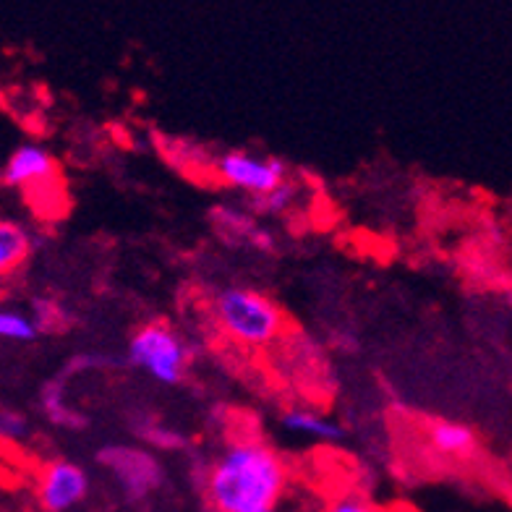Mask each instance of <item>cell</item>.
<instances>
[{
  "label": "cell",
  "mask_w": 512,
  "mask_h": 512,
  "mask_svg": "<svg viewBox=\"0 0 512 512\" xmlns=\"http://www.w3.org/2000/svg\"><path fill=\"white\" fill-rule=\"evenodd\" d=\"M288 489V465L264 439H233L204 476V494L215 512H256L277 507Z\"/></svg>",
  "instance_id": "6da1fadb"
},
{
  "label": "cell",
  "mask_w": 512,
  "mask_h": 512,
  "mask_svg": "<svg viewBox=\"0 0 512 512\" xmlns=\"http://www.w3.org/2000/svg\"><path fill=\"white\" fill-rule=\"evenodd\" d=\"M212 309L225 335L251 348L275 343L285 327L283 309L267 293L243 285L217 290Z\"/></svg>",
  "instance_id": "7a4b0ae2"
},
{
  "label": "cell",
  "mask_w": 512,
  "mask_h": 512,
  "mask_svg": "<svg viewBox=\"0 0 512 512\" xmlns=\"http://www.w3.org/2000/svg\"><path fill=\"white\" fill-rule=\"evenodd\" d=\"M128 364L142 369L162 384L183 382L191 364V348L186 337L170 327L168 322L155 319L136 327L126 348Z\"/></svg>",
  "instance_id": "3957f363"
},
{
  "label": "cell",
  "mask_w": 512,
  "mask_h": 512,
  "mask_svg": "<svg viewBox=\"0 0 512 512\" xmlns=\"http://www.w3.org/2000/svg\"><path fill=\"white\" fill-rule=\"evenodd\" d=\"M97 460L113 473L115 481L121 484L123 494L128 499H134V502L157 492L162 481H165L160 458L152 450H144V447L105 445Z\"/></svg>",
  "instance_id": "277c9868"
},
{
  "label": "cell",
  "mask_w": 512,
  "mask_h": 512,
  "mask_svg": "<svg viewBox=\"0 0 512 512\" xmlns=\"http://www.w3.org/2000/svg\"><path fill=\"white\" fill-rule=\"evenodd\" d=\"M217 178L249 196H262L288 181V168L277 157H259L251 152H225L215 162Z\"/></svg>",
  "instance_id": "5b68a950"
},
{
  "label": "cell",
  "mask_w": 512,
  "mask_h": 512,
  "mask_svg": "<svg viewBox=\"0 0 512 512\" xmlns=\"http://www.w3.org/2000/svg\"><path fill=\"white\" fill-rule=\"evenodd\" d=\"M89 492V476L74 460H50L42 465L37 497L45 512H66Z\"/></svg>",
  "instance_id": "8992f818"
},
{
  "label": "cell",
  "mask_w": 512,
  "mask_h": 512,
  "mask_svg": "<svg viewBox=\"0 0 512 512\" xmlns=\"http://www.w3.org/2000/svg\"><path fill=\"white\" fill-rule=\"evenodd\" d=\"M3 181L21 191L48 189L58 181V162L53 152L42 144H21L3 165Z\"/></svg>",
  "instance_id": "52a82bcc"
},
{
  "label": "cell",
  "mask_w": 512,
  "mask_h": 512,
  "mask_svg": "<svg viewBox=\"0 0 512 512\" xmlns=\"http://www.w3.org/2000/svg\"><path fill=\"white\" fill-rule=\"evenodd\" d=\"M212 223L220 228L223 236L236 238L238 243H249L259 251L275 249V236L251 212H243V209L230 207V204H217L212 209Z\"/></svg>",
  "instance_id": "ba28073f"
},
{
  "label": "cell",
  "mask_w": 512,
  "mask_h": 512,
  "mask_svg": "<svg viewBox=\"0 0 512 512\" xmlns=\"http://www.w3.org/2000/svg\"><path fill=\"white\" fill-rule=\"evenodd\" d=\"M429 445L442 458L468 460L479 452V434L460 421H434L429 426Z\"/></svg>",
  "instance_id": "9c48e42d"
},
{
  "label": "cell",
  "mask_w": 512,
  "mask_h": 512,
  "mask_svg": "<svg viewBox=\"0 0 512 512\" xmlns=\"http://www.w3.org/2000/svg\"><path fill=\"white\" fill-rule=\"evenodd\" d=\"M34 251V236L21 223L0 220V280L11 277L29 262Z\"/></svg>",
  "instance_id": "30bf717a"
},
{
  "label": "cell",
  "mask_w": 512,
  "mask_h": 512,
  "mask_svg": "<svg viewBox=\"0 0 512 512\" xmlns=\"http://www.w3.org/2000/svg\"><path fill=\"white\" fill-rule=\"evenodd\" d=\"M283 426L288 432L304 434V437L319 439V442H337L343 437V426L322 416V413L306 411V408H290L283 413Z\"/></svg>",
  "instance_id": "8fae6325"
},
{
  "label": "cell",
  "mask_w": 512,
  "mask_h": 512,
  "mask_svg": "<svg viewBox=\"0 0 512 512\" xmlns=\"http://www.w3.org/2000/svg\"><path fill=\"white\" fill-rule=\"evenodd\" d=\"M40 405L42 413L48 416V421L53 426H61V429H84V424H87V418L68 405L66 387H63L61 379H50V382L42 384Z\"/></svg>",
  "instance_id": "7c38bea8"
},
{
  "label": "cell",
  "mask_w": 512,
  "mask_h": 512,
  "mask_svg": "<svg viewBox=\"0 0 512 512\" xmlns=\"http://www.w3.org/2000/svg\"><path fill=\"white\" fill-rule=\"evenodd\" d=\"M131 426H134V432L139 434V439H144L147 445L157 447V450H186L189 447V437L173 426L162 424L157 421L155 416H149V413H134L131 418Z\"/></svg>",
  "instance_id": "4fadbf2b"
},
{
  "label": "cell",
  "mask_w": 512,
  "mask_h": 512,
  "mask_svg": "<svg viewBox=\"0 0 512 512\" xmlns=\"http://www.w3.org/2000/svg\"><path fill=\"white\" fill-rule=\"evenodd\" d=\"M40 335L34 327L32 317L16 309H0V340H14V343H32Z\"/></svg>",
  "instance_id": "5bb4252c"
},
{
  "label": "cell",
  "mask_w": 512,
  "mask_h": 512,
  "mask_svg": "<svg viewBox=\"0 0 512 512\" xmlns=\"http://www.w3.org/2000/svg\"><path fill=\"white\" fill-rule=\"evenodd\" d=\"M296 194V183L288 178V181H283L277 189L267 191V194L251 196V209H254L256 215H280V212H285L290 204L296 202Z\"/></svg>",
  "instance_id": "9a60e30c"
},
{
  "label": "cell",
  "mask_w": 512,
  "mask_h": 512,
  "mask_svg": "<svg viewBox=\"0 0 512 512\" xmlns=\"http://www.w3.org/2000/svg\"><path fill=\"white\" fill-rule=\"evenodd\" d=\"M32 322L37 327V332H53L58 324H61V314H58V306L50 298H34L32 304Z\"/></svg>",
  "instance_id": "2e32d148"
},
{
  "label": "cell",
  "mask_w": 512,
  "mask_h": 512,
  "mask_svg": "<svg viewBox=\"0 0 512 512\" xmlns=\"http://www.w3.org/2000/svg\"><path fill=\"white\" fill-rule=\"evenodd\" d=\"M29 434V421L24 413L3 408L0 411V439H21Z\"/></svg>",
  "instance_id": "e0dca14e"
},
{
  "label": "cell",
  "mask_w": 512,
  "mask_h": 512,
  "mask_svg": "<svg viewBox=\"0 0 512 512\" xmlns=\"http://www.w3.org/2000/svg\"><path fill=\"white\" fill-rule=\"evenodd\" d=\"M324 512H379L377 507L366 502L364 497H340L332 505L324 507Z\"/></svg>",
  "instance_id": "ac0fdd59"
},
{
  "label": "cell",
  "mask_w": 512,
  "mask_h": 512,
  "mask_svg": "<svg viewBox=\"0 0 512 512\" xmlns=\"http://www.w3.org/2000/svg\"><path fill=\"white\" fill-rule=\"evenodd\" d=\"M256 512H277V507H270V510H256Z\"/></svg>",
  "instance_id": "d6986e66"
}]
</instances>
